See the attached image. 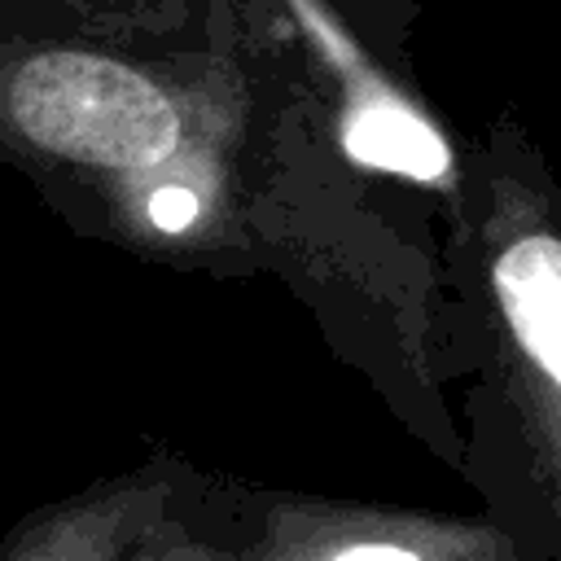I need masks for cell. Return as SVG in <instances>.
<instances>
[{
  "instance_id": "5b68a950",
  "label": "cell",
  "mask_w": 561,
  "mask_h": 561,
  "mask_svg": "<svg viewBox=\"0 0 561 561\" xmlns=\"http://www.w3.org/2000/svg\"><path fill=\"white\" fill-rule=\"evenodd\" d=\"M171 508L175 473L167 460H153L44 504L4 535L0 561H123L136 539Z\"/></svg>"
},
{
  "instance_id": "277c9868",
  "label": "cell",
  "mask_w": 561,
  "mask_h": 561,
  "mask_svg": "<svg viewBox=\"0 0 561 561\" xmlns=\"http://www.w3.org/2000/svg\"><path fill=\"white\" fill-rule=\"evenodd\" d=\"M294 18L311 31L324 70H337V105H333V140L337 149L373 171L408 175L434 184L443 193L456 188V158L434 118L390 83L386 70H373L359 44L337 26V18L320 0H289Z\"/></svg>"
},
{
  "instance_id": "8992f818",
  "label": "cell",
  "mask_w": 561,
  "mask_h": 561,
  "mask_svg": "<svg viewBox=\"0 0 561 561\" xmlns=\"http://www.w3.org/2000/svg\"><path fill=\"white\" fill-rule=\"evenodd\" d=\"M123 561H241V552L202 539V535L188 530L175 513H167L162 522H153V526L136 539V548H131Z\"/></svg>"
},
{
  "instance_id": "6da1fadb",
  "label": "cell",
  "mask_w": 561,
  "mask_h": 561,
  "mask_svg": "<svg viewBox=\"0 0 561 561\" xmlns=\"http://www.w3.org/2000/svg\"><path fill=\"white\" fill-rule=\"evenodd\" d=\"M219 9V4H215ZM193 0H18L0 4V153L57 193H88V224L127 245L228 254L263 241V92L250 57L276 39L197 31Z\"/></svg>"
},
{
  "instance_id": "7a4b0ae2",
  "label": "cell",
  "mask_w": 561,
  "mask_h": 561,
  "mask_svg": "<svg viewBox=\"0 0 561 561\" xmlns=\"http://www.w3.org/2000/svg\"><path fill=\"white\" fill-rule=\"evenodd\" d=\"M478 171L491 355L535 491L561 530V188L508 114L478 149Z\"/></svg>"
},
{
  "instance_id": "3957f363",
  "label": "cell",
  "mask_w": 561,
  "mask_h": 561,
  "mask_svg": "<svg viewBox=\"0 0 561 561\" xmlns=\"http://www.w3.org/2000/svg\"><path fill=\"white\" fill-rule=\"evenodd\" d=\"M491 522L355 504L324 495H267L241 561H473Z\"/></svg>"
},
{
  "instance_id": "52a82bcc",
  "label": "cell",
  "mask_w": 561,
  "mask_h": 561,
  "mask_svg": "<svg viewBox=\"0 0 561 561\" xmlns=\"http://www.w3.org/2000/svg\"><path fill=\"white\" fill-rule=\"evenodd\" d=\"M473 561H526V552L517 548V539H508L504 530H491V539L478 548Z\"/></svg>"
}]
</instances>
